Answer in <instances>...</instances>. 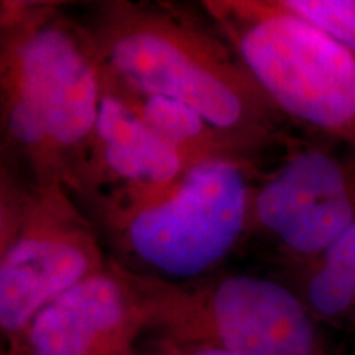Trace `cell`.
Here are the masks:
<instances>
[{"label": "cell", "instance_id": "obj_1", "mask_svg": "<svg viewBox=\"0 0 355 355\" xmlns=\"http://www.w3.org/2000/svg\"><path fill=\"white\" fill-rule=\"evenodd\" d=\"M78 20L112 81L184 102L266 157L293 135L202 6L101 0L87 3Z\"/></svg>", "mask_w": 355, "mask_h": 355}, {"label": "cell", "instance_id": "obj_2", "mask_svg": "<svg viewBox=\"0 0 355 355\" xmlns=\"http://www.w3.org/2000/svg\"><path fill=\"white\" fill-rule=\"evenodd\" d=\"M0 6L2 159L73 194L104 92L99 56L63 3Z\"/></svg>", "mask_w": 355, "mask_h": 355}, {"label": "cell", "instance_id": "obj_3", "mask_svg": "<svg viewBox=\"0 0 355 355\" xmlns=\"http://www.w3.org/2000/svg\"><path fill=\"white\" fill-rule=\"evenodd\" d=\"M261 165L211 159L155 189H112L76 199L110 257L128 272L184 283L220 272L247 242Z\"/></svg>", "mask_w": 355, "mask_h": 355}, {"label": "cell", "instance_id": "obj_4", "mask_svg": "<svg viewBox=\"0 0 355 355\" xmlns=\"http://www.w3.org/2000/svg\"><path fill=\"white\" fill-rule=\"evenodd\" d=\"M204 10L291 125L355 150V55L279 0H204Z\"/></svg>", "mask_w": 355, "mask_h": 355}, {"label": "cell", "instance_id": "obj_5", "mask_svg": "<svg viewBox=\"0 0 355 355\" xmlns=\"http://www.w3.org/2000/svg\"><path fill=\"white\" fill-rule=\"evenodd\" d=\"M127 273L144 304L146 334L239 355H331L322 326L285 279L220 270L173 283Z\"/></svg>", "mask_w": 355, "mask_h": 355}, {"label": "cell", "instance_id": "obj_6", "mask_svg": "<svg viewBox=\"0 0 355 355\" xmlns=\"http://www.w3.org/2000/svg\"><path fill=\"white\" fill-rule=\"evenodd\" d=\"M96 225L63 184H40L2 159L0 331L15 337L44 306L109 263Z\"/></svg>", "mask_w": 355, "mask_h": 355}, {"label": "cell", "instance_id": "obj_7", "mask_svg": "<svg viewBox=\"0 0 355 355\" xmlns=\"http://www.w3.org/2000/svg\"><path fill=\"white\" fill-rule=\"evenodd\" d=\"M257 175L250 237L286 272L309 265L355 224V150L319 135H291Z\"/></svg>", "mask_w": 355, "mask_h": 355}, {"label": "cell", "instance_id": "obj_8", "mask_svg": "<svg viewBox=\"0 0 355 355\" xmlns=\"http://www.w3.org/2000/svg\"><path fill=\"white\" fill-rule=\"evenodd\" d=\"M146 314L127 270H104L44 306L2 355H137Z\"/></svg>", "mask_w": 355, "mask_h": 355}, {"label": "cell", "instance_id": "obj_9", "mask_svg": "<svg viewBox=\"0 0 355 355\" xmlns=\"http://www.w3.org/2000/svg\"><path fill=\"white\" fill-rule=\"evenodd\" d=\"M184 158L104 84L78 189L83 199L112 189H155L188 170Z\"/></svg>", "mask_w": 355, "mask_h": 355}, {"label": "cell", "instance_id": "obj_10", "mask_svg": "<svg viewBox=\"0 0 355 355\" xmlns=\"http://www.w3.org/2000/svg\"><path fill=\"white\" fill-rule=\"evenodd\" d=\"M102 74L105 86L122 97L144 119L146 125L175 146L188 166L211 159H239L265 165L270 159L234 133L216 127L184 102L122 86L112 81L104 69Z\"/></svg>", "mask_w": 355, "mask_h": 355}, {"label": "cell", "instance_id": "obj_11", "mask_svg": "<svg viewBox=\"0 0 355 355\" xmlns=\"http://www.w3.org/2000/svg\"><path fill=\"white\" fill-rule=\"evenodd\" d=\"M285 275L321 326L355 332V224L321 257Z\"/></svg>", "mask_w": 355, "mask_h": 355}, {"label": "cell", "instance_id": "obj_12", "mask_svg": "<svg viewBox=\"0 0 355 355\" xmlns=\"http://www.w3.org/2000/svg\"><path fill=\"white\" fill-rule=\"evenodd\" d=\"M293 15L355 55V0H279Z\"/></svg>", "mask_w": 355, "mask_h": 355}, {"label": "cell", "instance_id": "obj_13", "mask_svg": "<svg viewBox=\"0 0 355 355\" xmlns=\"http://www.w3.org/2000/svg\"><path fill=\"white\" fill-rule=\"evenodd\" d=\"M137 355H239L230 350L216 347L211 344L180 340L173 337L145 334L139 345Z\"/></svg>", "mask_w": 355, "mask_h": 355}, {"label": "cell", "instance_id": "obj_14", "mask_svg": "<svg viewBox=\"0 0 355 355\" xmlns=\"http://www.w3.org/2000/svg\"><path fill=\"white\" fill-rule=\"evenodd\" d=\"M0 355H2V354H0Z\"/></svg>", "mask_w": 355, "mask_h": 355}]
</instances>
